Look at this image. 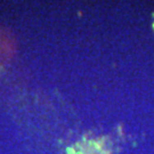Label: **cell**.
Segmentation results:
<instances>
[{
	"label": "cell",
	"mask_w": 154,
	"mask_h": 154,
	"mask_svg": "<svg viewBox=\"0 0 154 154\" xmlns=\"http://www.w3.org/2000/svg\"><path fill=\"white\" fill-rule=\"evenodd\" d=\"M152 29H153V31H154V23H153V25H152Z\"/></svg>",
	"instance_id": "1"
}]
</instances>
